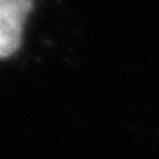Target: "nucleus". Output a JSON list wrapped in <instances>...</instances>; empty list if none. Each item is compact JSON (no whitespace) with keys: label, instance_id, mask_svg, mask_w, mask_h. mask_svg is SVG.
I'll return each mask as SVG.
<instances>
[{"label":"nucleus","instance_id":"obj_1","mask_svg":"<svg viewBox=\"0 0 159 159\" xmlns=\"http://www.w3.org/2000/svg\"><path fill=\"white\" fill-rule=\"evenodd\" d=\"M34 0H0V59L19 49L24 24Z\"/></svg>","mask_w":159,"mask_h":159}]
</instances>
